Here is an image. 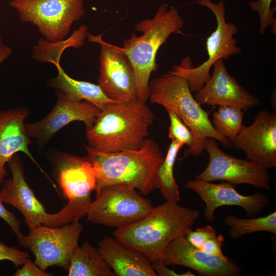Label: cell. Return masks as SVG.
Segmentation results:
<instances>
[{
    "label": "cell",
    "instance_id": "obj_1",
    "mask_svg": "<svg viewBox=\"0 0 276 276\" xmlns=\"http://www.w3.org/2000/svg\"><path fill=\"white\" fill-rule=\"evenodd\" d=\"M85 148L96 172V196L113 185H129L144 195L156 189L157 173L165 156L153 140L146 139L137 149L113 153Z\"/></svg>",
    "mask_w": 276,
    "mask_h": 276
},
{
    "label": "cell",
    "instance_id": "obj_2",
    "mask_svg": "<svg viewBox=\"0 0 276 276\" xmlns=\"http://www.w3.org/2000/svg\"><path fill=\"white\" fill-rule=\"evenodd\" d=\"M199 216L197 210L166 200L140 220L117 228L112 235L144 254L151 263L157 262L172 241L192 229Z\"/></svg>",
    "mask_w": 276,
    "mask_h": 276
},
{
    "label": "cell",
    "instance_id": "obj_3",
    "mask_svg": "<svg viewBox=\"0 0 276 276\" xmlns=\"http://www.w3.org/2000/svg\"><path fill=\"white\" fill-rule=\"evenodd\" d=\"M155 116L146 103L115 102L100 110L93 126L86 129L88 146L113 153L139 148L149 135Z\"/></svg>",
    "mask_w": 276,
    "mask_h": 276
},
{
    "label": "cell",
    "instance_id": "obj_4",
    "mask_svg": "<svg viewBox=\"0 0 276 276\" xmlns=\"http://www.w3.org/2000/svg\"><path fill=\"white\" fill-rule=\"evenodd\" d=\"M185 21L179 11L160 5L154 16L137 23L135 29L142 32L132 33L120 47L130 61L134 76L138 99L146 103L149 97L150 78L158 69L156 56L160 47L173 34L181 33Z\"/></svg>",
    "mask_w": 276,
    "mask_h": 276
},
{
    "label": "cell",
    "instance_id": "obj_5",
    "mask_svg": "<svg viewBox=\"0 0 276 276\" xmlns=\"http://www.w3.org/2000/svg\"><path fill=\"white\" fill-rule=\"evenodd\" d=\"M150 101L176 113L193 131L195 141L186 154L200 156L205 149V141L212 137L224 147L232 146V142L215 130L208 113L195 99L187 80L172 70L153 79L149 83Z\"/></svg>",
    "mask_w": 276,
    "mask_h": 276
},
{
    "label": "cell",
    "instance_id": "obj_6",
    "mask_svg": "<svg viewBox=\"0 0 276 276\" xmlns=\"http://www.w3.org/2000/svg\"><path fill=\"white\" fill-rule=\"evenodd\" d=\"M56 179L68 202L59 212L52 214L50 227L79 221L86 216L91 205V193L96 187V172L88 156L60 153L55 159Z\"/></svg>",
    "mask_w": 276,
    "mask_h": 276
},
{
    "label": "cell",
    "instance_id": "obj_7",
    "mask_svg": "<svg viewBox=\"0 0 276 276\" xmlns=\"http://www.w3.org/2000/svg\"><path fill=\"white\" fill-rule=\"evenodd\" d=\"M196 3L209 9L215 17L217 26L206 38V49L208 58L197 67H193L189 56L185 57L172 71L183 77L192 93L200 90L211 77L210 70L219 59L227 60L232 56L241 53L238 41L234 36L238 27L226 21L225 5L221 0L216 3L211 0H197Z\"/></svg>",
    "mask_w": 276,
    "mask_h": 276
},
{
    "label": "cell",
    "instance_id": "obj_8",
    "mask_svg": "<svg viewBox=\"0 0 276 276\" xmlns=\"http://www.w3.org/2000/svg\"><path fill=\"white\" fill-rule=\"evenodd\" d=\"M21 21L31 23L49 42L65 39L85 13L84 0H11Z\"/></svg>",
    "mask_w": 276,
    "mask_h": 276
},
{
    "label": "cell",
    "instance_id": "obj_9",
    "mask_svg": "<svg viewBox=\"0 0 276 276\" xmlns=\"http://www.w3.org/2000/svg\"><path fill=\"white\" fill-rule=\"evenodd\" d=\"M153 207L133 187L113 185L104 187L96 196L86 216L92 223L119 228L140 220Z\"/></svg>",
    "mask_w": 276,
    "mask_h": 276
},
{
    "label": "cell",
    "instance_id": "obj_10",
    "mask_svg": "<svg viewBox=\"0 0 276 276\" xmlns=\"http://www.w3.org/2000/svg\"><path fill=\"white\" fill-rule=\"evenodd\" d=\"M82 229L79 221L55 227L39 224L30 228L21 246L31 251L41 269L57 266L68 270Z\"/></svg>",
    "mask_w": 276,
    "mask_h": 276
},
{
    "label": "cell",
    "instance_id": "obj_11",
    "mask_svg": "<svg viewBox=\"0 0 276 276\" xmlns=\"http://www.w3.org/2000/svg\"><path fill=\"white\" fill-rule=\"evenodd\" d=\"M209 155L206 168L195 178L205 181H224L231 184H247L258 189H270L268 169L249 160L236 158L223 152L216 140L208 137L205 149Z\"/></svg>",
    "mask_w": 276,
    "mask_h": 276
},
{
    "label": "cell",
    "instance_id": "obj_12",
    "mask_svg": "<svg viewBox=\"0 0 276 276\" xmlns=\"http://www.w3.org/2000/svg\"><path fill=\"white\" fill-rule=\"evenodd\" d=\"M102 35L89 33L87 38L100 46L98 85L109 99L118 103L138 100L131 64L120 47L104 41Z\"/></svg>",
    "mask_w": 276,
    "mask_h": 276
},
{
    "label": "cell",
    "instance_id": "obj_13",
    "mask_svg": "<svg viewBox=\"0 0 276 276\" xmlns=\"http://www.w3.org/2000/svg\"><path fill=\"white\" fill-rule=\"evenodd\" d=\"M232 146L247 159L268 169L276 167V114L263 110L248 126L242 124Z\"/></svg>",
    "mask_w": 276,
    "mask_h": 276
},
{
    "label": "cell",
    "instance_id": "obj_14",
    "mask_svg": "<svg viewBox=\"0 0 276 276\" xmlns=\"http://www.w3.org/2000/svg\"><path fill=\"white\" fill-rule=\"evenodd\" d=\"M186 189L197 193L205 204L203 214L205 219L213 222L215 212L220 206H238L250 217L258 215L269 204V197L263 193H255L243 195L237 191L232 184L223 182L213 183L194 178L186 181Z\"/></svg>",
    "mask_w": 276,
    "mask_h": 276
},
{
    "label": "cell",
    "instance_id": "obj_15",
    "mask_svg": "<svg viewBox=\"0 0 276 276\" xmlns=\"http://www.w3.org/2000/svg\"><path fill=\"white\" fill-rule=\"evenodd\" d=\"M12 178L5 179L0 190V201L12 205L23 215L29 228L39 224L50 226L48 213L27 182L22 160L16 154L8 162Z\"/></svg>",
    "mask_w": 276,
    "mask_h": 276
},
{
    "label": "cell",
    "instance_id": "obj_16",
    "mask_svg": "<svg viewBox=\"0 0 276 276\" xmlns=\"http://www.w3.org/2000/svg\"><path fill=\"white\" fill-rule=\"evenodd\" d=\"M100 111L90 103L76 101L59 92L52 111L38 122L25 124L26 132L30 138L35 139L39 143L44 144L71 122L82 121L86 129L90 128Z\"/></svg>",
    "mask_w": 276,
    "mask_h": 276
},
{
    "label": "cell",
    "instance_id": "obj_17",
    "mask_svg": "<svg viewBox=\"0 0 276 276\" xmlns=\"http://www.w3.org/2000/svg\"><path fill=\"white\" fill-rule=\"evenodd\" d=\"M157 262L187 267L204 276H239L242 272L229 258L223 259L206 253L191 245L185 236L172 241Z\"/></svg>",
    "mask_w": 276,
    "mask_h": 276
},
{
    "label": "cell",
    "instance_id": "obj_18",
    "mask_svg": "<svg viewBox=\"0 0 276 276\" xmlns=\"http://www.w3.org/2000/svg\"><path fill=\"white\" fill-rule=\"evenodd\" d=\"M213 67L209 81L195 95V99L200 104L233 106L246 111L259 104V98L228 73L224 60H218Z\"/></svg>",
    "mask_w": 276,
    "mask_h": 276
},
{
    "label": "cell",
    "instance_id": "obj_19",
    "mask_svg": "<svg viewBox=\"0 0 276 276\" xmlns=\"http://www.w3.org/2000/svg\"><path fill=\"white\" fill-rule=\"evenodd\" d=\"M28 113V110L22 107L0 112V183H3L7 176L6 164L18 152L24 153L45 173L29 149L31 141L25 123Z\"/></svg>",
    "mask_w": 276,
    "mask_h": 276
},
{
    "label": "cell",
    "instance_id": "obj_20",
    "mask_svg": "<svg viewBox=\"0 0 276 276\" xmlns=\"http://www.w3.org/2000/svg\"><path fill=\"white\" fill-rule=\"evenodd\" d=\"M98 245L99 254L115 275L157 276L144 254L115 237L105 236Z\"/></svg>",
    "mask_w": 276,
    "mask_h": 276
},
{
    "label": "cell",
    "instance_id": "obj_21",
    "mask_svg": "<svg viewBox=\"0 0 276 276\" xmlns=\"http://www.w3.org/2000/svg\"><path fill=\"white\" fill-rule=\"evenodd\" d=\"M58 75L49 80V84L59 92L77 101L90 103L102 110L108 105L115 103L104 94L100 86L95 84L77 80L70 77L60 64L56 66Z\"/></svg>",
    "mask_w": 276,
    "mask_h": 276
},
{
    "label": "cell",
    "instance_id": "obj_22",
    "mask_svg": "<svg viewBox=\"0 0 276 276\" xmlns=\"http://www.w3.org/2000/svg\"><path fill=\"white\" fill-rule=\"evenodd\" d=\"M67 271L70 276L115 275L98 249L87 242L76 248L71 259Z\"/></svg>",
    "mask_w": 276,
    "mask_h": 276
},
{
    "label": "cell",
    "instance_id": "obj_23",
    "mask_svg": "<svg viewBox=\"0 0 276 276\" xmlns=\"http://www.w3.org/2000/svg\"><path fill=\"white\" fill-rule=\"evenodd\" d=\"M88 34V27L82 24L78 29L75 30L67 39L49 42L40 38L33 49L32 58L40 63L49 62L56 66L60 64L61 56L66 49L82 47Z\"/></svg>",
    "mask_w": 276,
    "mask_h": 276
},
{
    "label": "cell",
    "instance_id": "obj_24",
    "mask_svg": "<svg viewBox=\"0 0 276 276\" xmlns=\"http://www.w3.org/2000/svg\"><path fill=\"white\" fill-rule=\"evenodd\" d=\"M183 145L180 142L172 140L167 153L157 173L156 188L160 190L166 200L178 202L180 200L179 190L174 177L173 168L177 154Z\"/></svg>",
    "mask_w": 276,
    "mask_h": 276
},
{
    "label": "cell",
    "instance_id": "obj_25",
    "mask_svg": "<svg viewBox=\"0 0 276 276\" xmlns=\"http://www.w3.org/2000/svg\"><path fill=\"white\" fill-rule=\"evenodd\" d=\"M223 221L229 227V235L233 240L258 232H267L276 235L275 211L264 217L245 219L226 215Z\"/></svg>",
    "mask_w": 276,
    "mask_h": 276
},
{
    "label": "cell",
    "instance_id": "obj_26",
    "mask_svg": "<svg viewBox=\"0 0 276 276\" xmlns=\"http://www.w3.org/2000/svg\"><path fill=\"white\" fill-rule=\"evenodd\" d=\"M244 114V111L238 108L220 106L213 113L211 122L217 132L232 142L243 124Z\"/></svg>",
    "mask_w": 276,
    "mask_h": 276
},
{
    "label": "cell",
    "instance_id": "obj_27",
    "mask_svg": "<svg viewBox=\"0 0 276 276\" xmlns=\"http://www.w3.org/2000/svg\"><path fill=\"white\" fill-rule=\"evenodd\" d=\"M170 119V125L169 129L168 136L172 140H176L186 145L190 149L195 141L193 131L188 127L174 111L166 109Z\"/></svg>",
    "mask_w": 276,
    "mask_h": 276
},
{
    "label": "cell",
    "instance_id": "obj_28",
    "mask_svg": "<svg viewBox=\"0 0 276 276\" xmlns=\"http://www.w3.org/2000/svg\"><path fill=\"white\" fill-rule=\"evenodd\" d=\"M272 0H257L251 1L249 5L251 9L257 12L260 18V34H263L266 28L271 26L274 22L273 15L275 12V7L271 8Z\"/></svg>",
    "mask_w": 276,
    "mask_h": 276
},
{
    "label": "cell",
    "instance_id": "obj_29",
    "mask_svg": "<svg viewBox=\"0 0 276 276\" xmlns=\"http://www.w3.org/2000/svg\"><path fill=\"white\" fill-rule=\"evenodd\" d=\"M217 235L216 230L211 225H206L198 228L195 231L191 229L186 234L185 237L193 246L199 248L209 239Z\"/></svg>",
    "mask_w": 276,
    "mask_h": 276
},
{
    "label": "cell",
    "instance_id": "obj_30",
    "mask_svg": "<svg viewBox=\"0 0 276 276\" xmlns=\"http://www.w3.org/2000/svg\"><path fill=\"white\" fill-rule=\"evenodd\" d=\"M29 257V255L27 252L16 247L8 246L0 241V261L8 260L18 267Z\"/></svg>",
    "mask_w": 276,
    "mask_h": 276
},
{
    "label": "cell",
    "instance_id": "obj_31",
    "mask_svg": "<svg viewBox=\"0 0 276 276\" xmlns=\"http://www.w3.org/2000/svg\"><path fill=\"white\" fill-rule=\"evenodd\" d=\"M0 218L3 219L10 226L16 235L18 242L21 244L25 235L20 231L21 222L18 220L15 214L8 211L0 201Z\"/></svg>",
    "mask_w": 276,
    "mask_h": 276
},
{
    "label": "cell",
    "instance_id": "obj_32",
    "mask_svg": "<svg viewBox=\"0 0 276 276\" xmlns=\"http://www.w3.org/2000/svg\"><path fill=\"white\" fill-rule=\"evenodd\" d=\"M224 240L221 234H217L206 240L198 249L206 253L223 259H227L228 257L224 255L222 250Z\"/></svg>",
    "mask_w": 276,
    "mask_h": 276
},
{
    "label": "cell",
    "instance_id": "obj_33",
    "mask_svg": "<svg viewBox=\"0 0 276 276\" xmlns=\"http://www.w3.org/2000/svg\"><path fill=\"white\" fill-rule=\"evenodd\" d=\"M13 275L14 276H51L54 274L45 272L27 258L21 268L17 267Z\"/></svg>",
    "mask_w": 276,
    "mask_h": 276
},
{
    "label": "cell",
    "instance_id": "obj_34",
    "mask_svg": "<svg viewBox=\"0 0 276 276\" xmlns=\"http://www.w3.org/2000/svg\"><path fill=\"white\" fill-rule=\"evenodd\" d=\"M153 269L159 276H195L193 273L188 271L182 273H178L173 269L168 267L167 265L159 262L152 263Z\"/></svg>",
    "mask_w": 276,
    "mask_h": 276
},
{
    "label": "cell",
    "instance_id": "obj_35",
    "mask_svg": "<svg viewBox=\"0 0 276 276\" xmlns=\"http://www.w3.org/2000/svg\"><path fill=\"white\" fill-rule=\"evenodd\" d=\"M12 53L11 47L6 45L0 37V65L6 60Z\"/></svg>",
    "mask_w": 276,
    "mask_h": 276
}]
</instances>
